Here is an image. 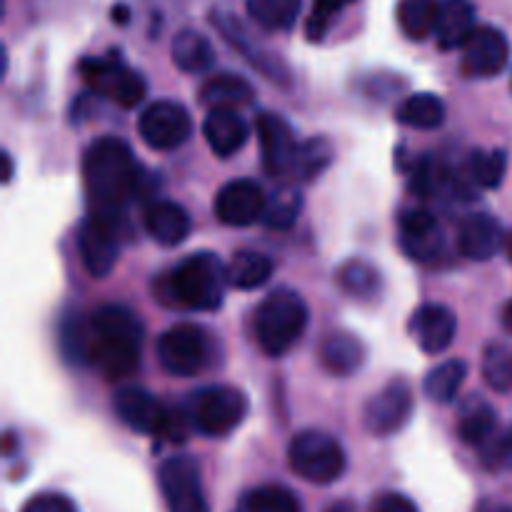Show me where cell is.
I'll return each instance as SVG.
<instances>
[{
    "mask_svg": "<svg viewBox=\"0 0 512 512\" xmlns=\"http://www.w3.org/2000/svg\"><path fill=\"white\" fill-rule=\"evenodd\" d=\"M73 340L80 360L95 365L108 380H120L138 368L143 325L123 305H103L90 313Z\"/></svg>",
    "mask_w": 512,
    "mask_h": 512,
    "instance_id": "1",
    "label": "cell"
},
{
    "mask_svg": "<svg viewBox=\"0 0 512 512\" xmlns=\"http://www.w3.org/2000/svg\"><path fill=\"white\" fill-rule=\"evenodd\" d=\"M83 180L93 210L123 213L140 188V168L128 143L120 138H100L85 150Z\"/></svg>",
    "mask_w": 512,
    "mask_h": 512,
    "instance_id": "2",
    "label": "cell"
},
{
    "mask_svg": "<svg viewBox=\"0 0 512 512\" xmlns=\"http://www.w3.org/2000/svg\"><path fill=\"white\" fill-rule=\"evenodd\" d=\"M228 265L215 253H193L160 278V298L173 308L213 313L225 303Z\"/></svg>",
    "mask_w": 512,
    "mask_h": 512,
    "instance_id": "3",
    "label": "cell"
},
{
    "mask_svg": "<svg viewBox=\"0 0 512 512\" xmlns=\"http://www.w3.org/2000/svg\"><path fill=\"white\" fill-rule=\"evenodd\" d=\"M308 305L303 295L293 288H278L263 300L255 318V335L258 343L270 358H280L288 353L308 328Z\"/></svg>",
    "mask_w": 512,
    "mask_h": 512,
    "instance_id": "4",
    "label": "cell"
},
{
    "mask_svg": "<svg viewBox=\"0 0 512 512\" xmlns=\"http://www.w3.org/2000/svg\"><path fill=\"white\" fill-rule=\"evenodd\" d=\"M158 360L170 375L195 378L215 363V340L210 330L180 323L165 330L158 340Z\"/></svg>",
    "mask_w": 512,
    "mask_h": 512,
    "instance_id": "5",
    "label": "cell"
},
{
    "mask_svg": "<svg viewBox=\"0 0 512 512\" xmlns=\"http://www.w3.org/2000/svg\"><path fill=\"white\" fill-rule=\"evenodd\" d=\"M288 463L295 475L313 485H330L345 473V450L333 435L323 430H303L293 438Z\"/></svg>",
    "mask_w": 512,
    "mask_h": 512,
    "instance_id": "6",
    "label": "cell"
},
{
    "mask_svg": "<svg viewBox=\"0 0 512 512\" xmlns=\"http://www.w3.org/2000/svg\"><path fill=\"white\" fill-rule=\"evenodd\" d=\"M113 408L115 415L130 430H135V433L155 435V438L170 435L173 440H185V430L180 428V423H190V415H185L178 423L180 415L170 413L155 395L138 388V385H125V388H120L113 398Z\"/></svg>",
    "mask_w": 512,
    "mask_h": 512,
    "instance_id": "7",
    "label": "cell"
},
{
    "mask_svg": "<svg viewBox=\"0 0 512 512\" xmlns=\"http://www.w3.org/2000/svg\"><path fill=\"white\" fill-rule=\"evenodd\" d=\"M80 75L93 93L120 108H135L145 98V78L123 63L115 53L105 58H85L80 63Z\"/></svg>",
    "mask_w": 512,
    "mask_h": 512,
    "instance_id": "8",
    "label": "cell"
},
{
    "mask_svg": "<svg viewBox=\"0 0 512 512\" xmlns=\"http://www.w3.org/2000/svg\"><path fill=\"white\" fill-rule=\"evenodd\" d=\"M190 423L205 435H228L238 428L248 415V398L243 390L230 385H213L203 388L190 400Z\"/></svg>",
    "mask_w": 512,
    "mask_h": 512,
    "instance_id": "9",
    "label": "cell"
},
{
    "mask_svg": "<svg viewBox=\"0 0 512 512\" xmlns=\"http://www.w3.org/2000/svg\"><path fill=\"white\" fill-rule=\"evenodd\" d=\"M123 213H100L93 210L80 228V255L93 278H105L113 273L123 250Z\"/></svg>",
    "mask_w": 512,
    "mask_h": 512,
    "instance_id": "10",
    "label": "cell"
},
{
    "mask_svg": "<svg viewBox=\"0 0 512 512\" xmlns=\"http://www.w3.org/2000/svg\"><path fill=\"white\" fill-rule=\"evenodd\" d=\"M138 133L153 150H175L188 143L193 120L175 100H158L140 113Z\"/></svg>",
    "mask_w": 512,
    "mask_h": 512,
    "instance_id": "11",
    "label": "cell"
},
{
    "mask_svg": "<svg viewBox=\"0 0 512 512\" xmlns=\"http://www.w3.org/2000/svg\"><path fill=\"white\" fill-rule=\"evenodd\" d=\"M158 480L170 512H210L200 468L193 458H168L160 465Z\"/></svg>",
    "mask_w": 512,
    "mask_h": 512,
    "instance_id": "12",
    "label": "cell"
},
{
    "mask_svg": "<svg viewBox=\"0 0 512 512\" xmlns=\"http://www.w3.org/2000/svg\"><path fill=\"white\" fill-rule=\"evenodd\" d=\"M413 415V390L405 380H393L368 400L363 425L375 438H390L408 425Z\"/></svg>",
    "mask_w": 512,
    "mask_h": 512,
    "instance_id": "13",
    "label": "cell"
},
{
    "mask_svg": "<svg viewBox=\"0 0 512 512\" xmlns=\"http://www.w3.org/2000/svg\"><path fill=\"white\" fill-rule=\"evenodd\" d=\"M510 60V43L503 30L478 25L463 45V73L468 78H493L505 70Z\"/></svg>",
    "mask_w": 512,
    "mask_h": 512,
    "instance_id": "14",
    "label": "cell"
},
{
    "mask_svg": "<svg viewBox=\"0 0 512 512\" xmlns=\"http://www.w3.org/2000/svg\"><path fill=\"white\" fill-rule=\"evenodd\" d=\"M265 203H268V198L255 180H230L215 195V215L223 225L245 228V225H253L263 218Z\"/></svg>",
    "mask_w": 512,
    "mask_h": 512,
    "instance_id": "15",
    "label": "cell"
},
{
    "mask_svg": "<svg viewBox=\"0 0 512 512\" xmlns=\"http://www.w3.org/2000/svg\"><path fill=\"white\" fill-rule=\"evenodd\" d=\"M255 128H258L260 150H263L265 173L270 178H285L290 170H295V160H298L293 128L288 120L275 113H260Z\"/></svg>",
    "mask_w": 512,
    "mask_h": 512,
    "instance_id": "16",
    "label": "cell"
},
{
    "mask_svg": "<svg viewBox=\"0 0 512 512\" xmlns=\"http://www.w3.org/2000/svg\"><path fill=\"white\" fill-rule=\"evenodd\" d=\"M408 330L420 350H425L428 355H440L453 345L455 333H458V318L445 305L428 303L415 310Z\"/></svg>",
    "mask_w": 512,
    "mask_h": 512,
    "instance_id": "17",
    "label": "cell"
},
{
    "mask_svg": "<svg viewBox=\"0 0 512 512\" xmlns=\"http://www.w3.org/2000/svg\"><path fill=\"white\" fill-rule=\"evenodd\" d=\"M400 240H403L405 253L413 255V260H433L440 253L443 245V233L435 220L433 213L428 210H405L400 218Z\"/></svg>",
    "mask_w": 512,
    "mask_h": 512,
    "instance_id": "18",
    "label": "cell"
},
{
    "mask_svg": "<svg viewBox=\"0 0 512 512\" xmlns=\"http://www.w3.org/2000/svg\"><path fill=\"white\" fill-rule=\"evenodd\" d=\"M503 245V228L488 213L468 215L460 225L458 248L468 260H490Z\"/></svg>",
    "mask_w": 512,
    "mask_h": 512,
    "instance_id": "19",
    "label": "cell"
},
{
    "mask_svg": "<svg viewBox=\"0 0 512 512\" xmlns=\"http://www.w3.org/2000/svg\"><path fill=\"white\" fill-rule=\"evenodd\" d=\"M145 230L155 243L165 245V248H175L183 243L190 235V215L183 205L173 203V200H158L145 210Z\"/></svg>",
    "mask_w": 512,
    "mask_h": 512,
    "instance_id": "20",
    "label": "cell"
},
{
    "mask_svg": "<svg viewBox=\"0 0 512 512\" xmlns=\"http://www.w3.org/2000/svg\"><path fill=\"white\" fill-rule=\"evenodd\" d=\"M205 140H208L210 150L220 158H230L238 153L248 140V123L243 115L233 108H218L210 110L208 118L203 123Z\"/></svg>",
    "mask_w": 512,
    "mask_h": 512,
    "instance_id": "21",
    "label": "cell"
},
{
    "mask_svg": "<svg viewBox=\"0 0 512 512\" xmlns=\"http://www.w3.org/2000/svg\"><path fill=\"white\" fill-rule=\"evenodd\" d=\"M475 5L470 0H443L438 13L435 35L443 50L463 48L470 35L475 33Z\"/></svg>",
    "mask_w": 512,
    "mask_h": 512,
    "instance_id": "22",
    "label": "cell"
},
{
    "mask_svg": "<svg viewBox=\"0 0 512 512\" xmlns=\"http://www.w3.org/2000/svg\"><path fill=\"white\" fill-rule=\"evenodd\" d=\"M320 363L328 373L353 375L365 363V345L353 333H330L320 345Z\"/></svg>",
    "mask_w": 512,
    "mask_h": 512,
    "instance_id": "23",
    "label": "cell"
},
{
    "mask_svg": "<svg viewBox=\"0 0 512 512\" xmlns=\"http://www.w3.org/2000/svg\"><path fill=\"white\" fill-rule=\"evenodd\" d=\"M495 428H498V413L490 403H485L478 395H470L468 403L460 408L458 433L465 445L473 448H485L493 440Z\"/></svg>",
    "mask_w": 512,
    "mask_h": 512,
    "instance_id": "24",
    "label": "cell"
},
{
    "mask_svg": "<svg viewBox=\"0 0 512 512\" xmlns=\"http://www.w3.org/2000/svg\"><path fill=\"white\" fill-rule=\"evenodd\" d=\"M200 103L208 105L210 110L218 108H238V105H248L255 98V88L245 78L235 73H220L205 80L200 85L198 93Z\"/></svg>",
    "mask_w": 512,
    "mask_h": 512,
    "instance_id": "25",
    "label": "cell"
},
{
    "mask_svg": "<svg viewBox=\"0 0 512 512\" xmlns=\"http://www.w3.org/2000/svg\"><path fill=\"white\" fill-rule=\"evenodd\" d=\"M170 55H173V63L183 73H205L215 63L213 43L200 30L193 28H185L175 35L173 45H170Z\"/></svg>",
    "mask_w": 512,
    "mask_h": 512,
    "instance_id": "26",
    "label": "cell"
},
{
    "mask_svg": "<svg viewBox=\"0 0 512 512\" xmlns=\"http://www.w3.org/2000/svg\"><path fill=\"white\" fill-rule=\"evenodd\" d=\"M273 275V260L255 250H240L228 263V283L238 290H255Z\"/></svg>",
    "mask_w": 512,
    "mask_h": 512,
    "instance_id": "27",
    "label": "cell"
},
{
    "mask_svg": "<svg viewBox=\"0 0 512 512\" xmlns=\"http://www.w3.org/2000/svg\"><path fill=\"white\" fill-rule=\"evenodd\" d=\"M398 123L413 130H435L445 123V103L435 93H415L398 108Z\"/></svg>",
    "mask_w": 512,
    "mask_h": 512,
    "instance_id": "28",
    "label": "cell"
},
{
    "mask_svg": "<svg viewBox=\"0 0 512 512\" xmlns=\"http://www.w3.org/2000/svg\"><path fill=\"white\" fill-rule=\"evenodd\" d=\"M465 378H468V365L463 360H445V363L435 365L425 378V395L438 405L453 403L463 388Z\"/></svg>",
    "mask_w": 512,
    "mask_h": 512,
    "instance_id": "29",
    "label": "cell"
},
{
    "mask_svg": "<svg viewBox=\"0 0 512 512\" xmlns=\"http://www.w3.org/2000/svg\"><path fill=\"white\" fill-rule=\"evenodd\" d=\"M338 285L348 295L358 300H373L375 295L383 290V278H380L378 268L370 265L368 260L353 258L348 263L340 265L338 270Z\"/></svg>",
    "mask_w": 512,
    "mask_h": 512,
    "instance_id": "30",
    "label": "cell"
},
{
    "mask_svg": "<svg viewBox=\"0 0 512 512\" xmlns=\"http://www.w3.org/2000/svg\"><path fill=\"white\" fill-rule=\"evenodd\" d=\"M438 0H400L398 23L410 40H425L438 25Z\"/></svg>",
    "mask_w": 512,
    "mask_h": 512,
    "instance_id": "31",
    "label": "cell"
},
{
    "mask_svg": "<svg viewBox=\"0 0 512 512\" xmlns=\"http://www.w3.org/2000/svg\"><path fill=\"white\" fill-rule=\"evenodd\" d=\"M248 15L265 30H290L300 18L303 0H248Z\"/></svg>",
    "mask_w": 512,
    "mask_h": 512,
    "instance_id": "32",
    "label": "cell"
},
{
    "mask_svg": "<svg viewBox=\"0 0 512 512\" xmlns=\"http://www.w3.org/2000/svg\"><path fill=\"white\" fill-rule=\"evenodd\" d=\"M235 512H303L298 498L283 485H263L240 498Z\"/></svg>",
    "mask_w": 512,
    "mask_h": 512,
    "instance_id": "33",
    "label": "cell"
},
{
    "mask_svg": "<svg viewBox=\"0 0 512 512\" xmlns=\"http://www.w3.org/2000/svg\"><path fill=\"white\" fill-rule=\"evenodd\" d=\"M508 170V153L505 150H475L470 158V178L485 190L500 188Z\"/></svg>",
    "mask_w": 512,
    "mask_h": 512,
    "instance_id": "34",
    "label": "cell"
},
{
    "mask_svg": "<svg viewBox=\"0 0 512 512\" xmlns=\"http://www.w3.org/2000/svg\"><path fill=\"white\" fill-rule=\"evenodd\" d=\"M303 208V198L295 188H280L275 190L273 198H268L263 213V223L273 230H285L295 223Z\"/></svg>",
    "mask_w": 512,
    "mask_h": 512,
    "instance_id": "35",
    "label": "cell"
},
{
    "mask_svg": "<svg viewBox=\"0 0 512 512\" xmlns=\"http://www.w3.org/2000/svg\"><path fill=\"white\" fill-rule=\"evenodd\" d=\"M333 145L325 138H310L298 148V160H295V173L303 180H313L333 163Z\"/></svg>",
    "mask_w": 512,
    "mask_h": 512,
    "instance_id": "36",
    "label": "cell"
},
{
    "mask_svg": "<svg viewBox=\"0 0 512 512\" xmlns=\"http://www.w3.org/2000/svg\"><path fill=\"white\" fill-rule=\"evenodd\" d=\"M483 375L488 385L498 393L512 390V353L505 345L493 343L485 348L483 355Z\"/></svg>",
    "mask_w": 512,
    "mask_h": 512,
    "instance_id": "37",
    "label": "cell"
},
{
    "mask_svg": "<svg viewBox=\"0 0 512 512\" xmlns=\"http://www.w3.org/2000/svg\"><path fill=\"white\" fill-rule=\"evenodd\" d=\"M350 3H355V0H315L313 10H310L308 15V23H305L308 40H313V43L325 40L335 15H338L343 8H348Z\"/></svg>",
    "mask_w": 512,
    "mask_h": 512,
    "instance_id": "38",
    "label": "cell"
},
{
    "mask_svg": "<svg viewBox=\"0 0 512 512\" xmlns=\"http://www.w3.org/2000/svg\"><path fill=\"white\" fill-rule=\"evenodd\" d=\"M483 463L488 470H503L512 473V425L498 440H490L483 448Z\"/></svg>",
    "mask_w": 512,
    "mask_h": 512,
    "instance_id": "39",
    "label": "cell"
},
{
    "mask_svg": "<svg viewBox=\"0 0 512 512\" xmlns=\"http://www.w3.org/2000/svg\"><path fill=\"white\" fill-rule=\"evenodd\" d=\"M20 512H78L75 503L60 493L33 495Z\"/></svg>",
    "mask_w": 512,
    "mask_h": 512,
    "instance_id": "40",
    "label": "cell"
},
{
    "mask_svg": "<svg viewBox=\"0 0 512 512\" xmlns=\"http://www.w3.org/2000/svg\"><path fill=\"white\" fill-rule=\"evenodd\" d=\"M373 512H418V508H415L413 500L405 498V495L388 493L383 495V498L375 500Z\"/></svg>",
    "mask_w": 512,
    "mask_h": 512,
    "instance_id": "41",
    "label": "cell"
},
{
    "mask_svg": "<svg viewBox=\"0 0 512 512\" xmlns=\"http://www.w3.org/2000/svg\"><path fill=\"white\" fill-rule=\"evenodd\" d=\"M475 512H512V505L498 503V500H480L475 505Z\"/></svg>",
    "mask_w": 512,
    "mask_h": 512,
    "instance_id": "42",
    "label": "cell"
},
{
    "mask_svg": "<svg viewBox=\"0 0 512 512\" xmlns=\"http://www.w3.org/2000/svg\"><path fill=\"white\" fill-rule=\"evenodd\" d=\"M113 20L118 25H128V20H130L128 5H115V8H113Z\"/></svg>",
    "mask_w": 512,
    "mask_h": 512,
    "instance_id": "43",
    "label": "cell"
},
{
    "mask_svg": "<svg viewBox=\"0 0 512 512\" xmlns=\"http://www.w3.org/2000/svg\"><path fill=\"white\" fill-rule=\"evenodd\" d=\"M10 178H13V158L3 153V183H10Z\"/></svg>",
    "mask_w": 512,
    "mask_h": 512,
    "instance_id": "44",
    "label": "cell"
},
{
    "mask_svg": "<svg viewBox=\"0 0 512 512\" xmlns=\"http://www.w3.org/2000/svg\"><path fill=\"white\" fill-rule=\"evenodd\" d=\"M325 512H358V510H355V505H353V503H345V500H343V503L330 505V508L325 510Z\"/></svg>",
    "mask_w": 512,
    "mask_h": 512,
    "instance_id": "45",
    "label": "cell"
},
{
    "mask_svg": "<svg viewBox=\"0 0 512 512\" xmlns=\"http://www.w3.org/2000/svg\"><path fill=\"white\" fill-rule=\"evenodd\" d=\"M503 320H505V328H508L510 333H512V303L508 305V308H505V315H503Z\"/></svg>",
    "mask_w": 512,
    "mask_h": 512,
    "instance_id": "46",
    "label": "cell"
},
{
    "mask_svg": "<svg viewBox=\"0 0 512 512\" xmlns=\"http://www.w3.org/2000/svg\"><path fill=\"white\" fill-rule=\"evenodd\" d=\"M505 253H508L510 263H512V233L508 235V240H505Z\"/></svg>",
    "mask_w": 512,
    "mask_h": 512,
    "instance_id": "47",
    "label": "cell"
},
{
    "mask_svg": "<svg viewBox=\"0 0 512 512\" xmlns=\"http://www.w3.org/2000/svg\"><path fill=\"white\" fill-rule=\"evenodd\" d=\"M510 88H512V85H510Z\"/></svg>",
    "mask_w": 512,
    "mask_h": 512,
    "instance_id": "48",
    "label": "cell"
}]
</instances>
